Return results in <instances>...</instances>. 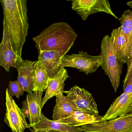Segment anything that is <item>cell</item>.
Here are the masks:
<instances>
[{
    "label": "cell",
    "instance_id": "cell-1",
    "mask_svg": "<svg viewBox=\"0 0 132 132\" xmlns=\"http://www.w3.org/2000/svg\"><path fill=\"white\" fill-rule=\"evenodd\" d=\"M0 2L12 49L18 59H22V49L29 28L27 0H1Z\"/></svg>",
    "mask_w": 132,
    "mask_h": 132
},
{
    "label": "cell",
    "instance_id": "cell-2",
    "mask_svg": "<svg viewBox=\"0 0 132 132\" xmlns=\"http://www.w3.org/2000/svg\"><path fill=\"white\" fill-rule=\"evenodd\" d=\"M78 36L69 24L59 22L52 24L32 40L38 52L55 51L63 58L73 47Z\"/></svg>",
    "mask_w": 132,
    "mask_h": 132
},
{
    "label": "cell",
    "instance_id": "cell-3",
    "mask_svg": "<svg viewBox=\"0 0 132 132\" xmlns=\"http://www.w3.org/2000/svg\"><path fill=\"white\" fill-rule=\"evenodd\" d=\"M100 47V55L103 61L102 68L109 77L116 92L119 86L123 64L120 62L117 57L109 35H105L103 38Z\"/></svg>",
    "mask_w": 132,
    "mask_h": 132
},
{
    "label": "cell",
    "instance_id": "cell-4",
    "mask_svg": "<svg viewBox=\"0 0 132 132\" xmlns=\"http://www.w3.org/2000/svg\"><path fill=\"white\" fill-rule=\"evenodd\" d=\"M103 64L102 56L91 55L83 51L78 54L65 55L61 61L60 68L71 67L75 68L86 75L94 73Z\"/></svg>",
    "mask_w": 132,
    "mask_h": 132
},
{
    "label": "cell",
    "instance_id": "cell-5",
    "mask_svg": "<svg viewBox=\"0 0 132 132\" xmlns=\"http://www.w3.org/2000/svg\"><path fill=\"white\" fill-rule=\"evenodd\" d=\"M6 112L4 122L13 132H24L26 129H30L22 109L17 105L13 96L7 88L6 92Z\"/></svg>",
    "mask_w": 132,
    "mask_h": 132
},
{
    "label": "cell",
    "instance_id": "cell-6",
    "mask_svg": "<svg viewBox=\"0 0 132 132\" xmlns=\"http://www.w3.org/2000/svg\"><path fill=\"white\" fill-rule=\"evenodd\" d=\"M77 111L99 116L96 102L92 95L84 88L74 86L69 91H64Z\"/></svg>",
    "mask_w": 132,
    "mask_h": 132
},
{
    "label": "cell",
    "instance_id": "cell-7",
    "mask_svg": "<svg viewBox=\"0 0 132 132\" xmlns=\"http://www.w3.org/2000/svg\"><path fill=\"white\" fill-rule=\"evenodd\" d=\"M82 127L84 132H132V112L105 122Z\"/></svg>",
    "mask_w": 132,
    "mask_h": 132
},
{
    "label": "cell",
    "instance_id": "cell-8",
    "mask_svg": "<svg viewBox=\"0 0 132 132\" xmlns=\"http://www.w3.org/2000/svg\"><path fill=\"white\" fill-rule=\"evenodd\" d=\"M72 9L81 16L82 20H86L91 14L104 13L119 18L112 11L107 0H73Z\"/></svg>",
    "mask_w": 132,
    "mask_h": 132
},
{
    "label": "cell",
    "instance_id": "cell-9",
    "mask_svg": "<svg viewBox=\"0 0 132 132\" xmlns=\"http://www.w3.org/2000/svg\"><path fill=\"white\" fill-rule=\"evenodd\" d=\"M37 61L24 60L17 58L15 67L18 72L17 81L28 94L34 92V76Z\"/></svg>",
    "mask_w": 132,
    "mask_h": 132
},
{
    "label": "cell",
    "instance_id": "cell-10",
    "mask_svg": "<svg viewBox=\"0 0 132 132\" xmlns=\"http://www.w3.org/2000/svg\"><path fill=\"white\" fill-rule=\"evenodd\" d=\"M132 112V92L123 93L114 100L105 115L103 122L113 119Z\"/></svg>",
    "mask_w": 132,
    "mask_h": 132
},
{
    "label": "cell",
    "instance_id": "cell-11",
    "mask_svg": "<svg viewBox=\"0 0 132 132\" xmlns=\"http://www.w3.org/2000/svg\"><path fill=\"white\" fill-rule=\"evenodd\" d=\"M43 92H34L27 95L26 99L22 103V109L30 122V124L37 122L40 119L42 112V100Z\"/></svg>",
    "mask_w": 132,
    "mask_h": 132
},
{
    "label": "cell",
    "instance_id": "cell-12",
    "mask_svg": "<svg viewBox=\"0 0 132 132\" xmlns=\"http://www.w3.org/2000/svg\"><path fill=\"white\" fill-rule=\"evenodd\" d=\"M3 39L0 45V65L7 72H10L11 67L15 68L17 56L13 51L10 42L6 25L3 22Z\"/></svg>",
    "mask_w": 132,
    "mask_h": 132
},
{
    "label": "cell",
    "instance_id": "cell-13",
    "mask_svg": "<svg viewBox=\"0 0 132 132\" xmlns=\"http://www.w3.org/2000/svg\"><path fill=\"white\" fill-rule=\"evenodd\" d=\"M69 77L66 69L62 68L55 76L48 79L45 94L42 100V108L48 100L54 96L63 94L65 81Z\"/></svg>",
    "mask_w": 132,
    "mask_h": 132
},
{
    "label": "cell",
    "instance_id": "cell-14",
    "mask_svg": "<svg viewBox=\"0 0 132 132\" xmlns=\"http://www.w3.org/2000/svg\"><path fill=\"white\" fill-rule=\"evenodd\" d=\"M35 130L46 131L57 130L62 132H82L84 129L82 127H72L58 121L51 120L45 116L42 112L40 119L37 122L29 124Z\"/></svg>",
    "mask_w": 132,
    "mask_h": 132
},
{
    "label": "cell",
    "instance_id": "cell-15",
    "mask_svg": "<svg viewBox=\"0 0 132 132\" xmlns=\"http://www.w3.org/2000/svg\"><path fill=\"white\" fill-rule=\"evenodd\" d=\"M38 61L47 73L49 78H53L61 68V56L55 51H43L38 52Z\"/></svg>",
    "mask_w": 132,
    "mask_h": 132
},
{
    "label": "cell",
    "instance_id": "cell-16",
    "mask_svg": "<svg viewBox=\"0 0 132 132\" xmlns=\"http://www.w3.org/2000/svg\"><path fill=\"white\" fill-rule=\"evenodd\" d=\"M110 37L119 61L123 64H127L130 48L121 31L120 27L113 29Z\"/></svg>",
    "mask_w": 132,
    "mask_h": 132
},
{
    "label": "cell",
    "instance_id": "cell-17",
    "mask_svg": "<svg viewBox=\"0 0 132 132\" xmlns=\"http://www.w3.org/2000/svg\"><path fill=\"white\" fill-rule=\"evenodd\" d=\"M58 121L72 127L103 122L102 117L78 111L73 112L68 117Z\"/></svg>",
    "mask_w": 132,
    "mask_h": 132
},
{
    "label": "cell",
    "instance_id": "cell-18",
    "mask_svg": "<svg viewBox=\"0 0 132 132\" xmlns=\"http://www.w3.org/2000/svg\"><path fill=\"white\" fill-rule=\"evenodd\" d=\"M56 103L53 109V120L58 121L77 111L75 106L67 96L63 94L56 96Z\"/></svg>",
    "mask_w": 132,
    "mask_h": 132
},
{
    "label": "cell",
    "instance_id": "cell-19",
    "mask_svg": "<svg viewBox=\"0 0 132 132\" xmlns=\"http://www.w3.org/2000/svg\"><path fill=\"white\" fill-rule=\"evenodd\" d=\"M48 79L47 73L38 60L34 74L33 91L44 92L47 89Z\"/></svg>",
    "mask_w": 132,
    "mask_h": 132
},
{
    "label": "cell",
    "instance_id": "cell-20",
    "mask_svg": "<svg viewBox=\"0 0 132 132\" xmlns=\"http://www.w3.org/2000/svg\"><path fill=\"white\" fill-rule=\"evenodd\" d=\"M121 24V31L131 49L132 47V11H125L120 18L118 19Z\"/></svg>",
    "mask_w": 132,
    "mask_h": 132
},
{
    "label": "cell",
    "instance_id": "cell-21",
    "mask_svg": "<svg viewBox=\"0 0 132 132\" xmlns=\"http://www.w3.org/2000/svg\"><path fill=\"white\" fill-rule=\"evenodd\" d=\"M8 91L11 96H16L19 99L21 96L23 95L25 90L17 80H16L9 82Z\"/></svg>",
    "mask_w": 132,
    "mask_h": 132
},
{
    "label": "cell",
    "instance_id": "cell-22",
    "mask_svg": "<svg viewBox=\"0 0 132 132\" xmlns=\"http://www.w3.org/2000/svg\"><path fill=\"white\" fill-rule=\"evenodd\" d=\"M126 64L127 66V71L123 80V86L126 85L132 79V47L130 51Z\"/></svg>",
    "mask_w": 132,
    "mask_h": 132
},
{
    "label": "cell",
    "instance_id": "cell-23",
    "mask_svg": "<svg viewBox=\"0 0 132 132\" xmlns=\"http://www.w3.org/2000/svg\"><path fill=\"white\" fill-rule=\"evenodd\" d=\"M31 132H62L60 131H57V130H50V131H46L44 130H35L33 129H30Z\"/></svg>",
    "mask_w": 132,
    "mask_h": 132
},
{
    "label": "cell",
    "instance_id": "cell-24",
    "mask_svg": "<svg viewBox=\"0 0 132 132\" xmlns=\"http://www.w3.org/2000/svg\"><path fill=\"white\" fill-rule=\"evenodd\" d=\"M126 4L130 8H132V1L128 2V3H127Z\"/></svg>",
    "mask_w": 132,
    "mask_h": 132
}]
</instances>
